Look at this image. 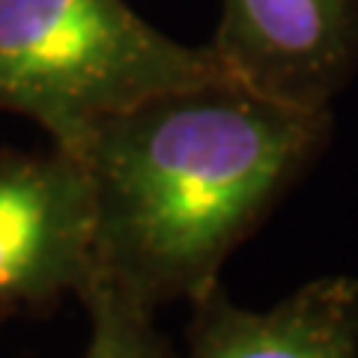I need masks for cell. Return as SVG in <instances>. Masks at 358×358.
<instances>
[{"label": "cell", "mask_w": 358, "mask_h": 358, "mask_svg": "<svg viewBox=\"0 0 358 358\" xmlns=\"http://www.w3.org/2000/svg\"><path fill=\"white\" fill-rule=\"evenodd\" d=\"M173 358H358V278H313L268 310L236 305L218 284L192 301Z\"/></svg>", "instance_id": "obj_5"}, {"label": "cell", "mask_w": 358, "mask_h": 358, "mask_svg": "<svg viewBox=\"0 0 358 358\" xmlns=\"http://www.w3.org/2000/svg\"><path fill=\"white\" fill-rule=\"evenodd\" d=\"M93 278V192L60 147L0 150V313H42Z\"/></svg>", "instance_id": "obj_3"}, {"label": "cell", "mask_w": 358, "mask_h": 358, "mask_svg": "<svg viewBox=\"0 0 358 358\" xmlns=\"http://www.w3.org/2000/svg\"><path fill=\"white\" fill-rule=\"evenodd\" d=\"M224 75L209 45H185L126 0H0V114L78 155L110 114Z\"/></svg>", "instance_id": "obj_2"}, {"label": "cell", "mask_w": 358, "mask_h": 358, "mask_svg": "<svg viewBox=\"0 0 358 358\" xmlns=\"http://www.w3.org/2000/svg\"><path fill=\"white\" fill-rule=\"evenodd\" d=\"M90 313V343L84 358H173L155 326V310L105 281H90L78 296Z\"/></svg>", "instance_id": "obj_6"}, {"label": "cell", "mask_w": 358, "mask_h": 358, "mask_svg": "<svg viewBox=\"0 0 358 358\" xmlns=\"http://www.w3.org/2000/svg\"><path fill=\"white\" fill-rule=\"evenodd\" d=\"M206 45L254 93L331 110L358 72V0H221Z\"/></svg>", "instance_id": "obj_4"}, {"label": "cell", "mask_w": 358, "mask_h": 358, "mask_svg": "<svg viewBox=\"0 0 358 358\" xmlns=\"http://www.w3.org/2000/svg\"><path fill=\"white\" fill-rule=\"evenodd\" d=\"M331 110L266 99L227 75L110 114L84 141L93 278L159 310L218 287L221 266L331 138Z\"/></svg>", "instance_id": "obj_1"}]
</instances>
